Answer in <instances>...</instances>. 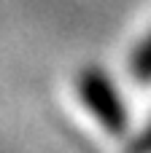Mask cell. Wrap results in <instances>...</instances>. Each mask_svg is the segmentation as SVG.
I'll use <instances>...</instances> for the list:
<instances>
[{
	"label": "cell",
	"mask_w": 151,
	"mask_h": 153,
	"mask_svg": "<svg viewBox=\"0 0 151 153\" xmlns=\"http://www.w3.org/2000/svg\"><path fill=\"white\" fill-rule=\"evenodd\" d=\"M73 89L78 102L89 110V116L108 132V134H124L130 126V110L124 105L122 91L116 89L111 73L100 65H84L76 78Z\"/></svg>",
	"instance_id": "1"
},
{
	"label": "cell",
	"mask_w": 151,
	"mask_h": 153,
	"mask_svg": "<svg viewBox=\"0 0 151 153\" xmlns=\"http://www.w3.org/2000/svg\"><path fill=\"white\" fill-rule=\"evenodd\" d=\"M130 75H132L135 83L151 86V30L130 51Z\"/></svg>",
	"instance_id": "2"
},
{
	"label": "cell",
	"mask_w": 151,
	"mask_h": 153,
	"mask_svg": "<svg viewBox=\"0 0 151 153\" xmlns=\"http://www.w3.org/2000/svg\"><path fill=\"white\" fill-rule=\"evenodd\" d=\"M127 153H151V121L127 143Z\"/></svg>",
	"instance_id": "3"
}]
</instances>
